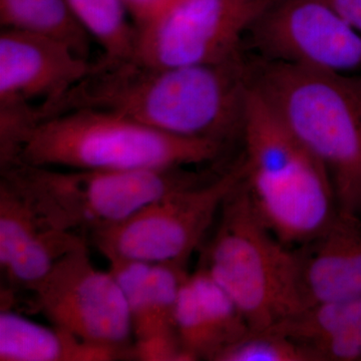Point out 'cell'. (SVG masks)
<instances>
[{
	"instance_id": "obj_1",
	"label": "cell",
	"mask_w": 361,
	"mask_h": 361,
	"mask_svg": "<svg viewBox=\"0 0 361 361\" xmlns=\"http://www.w3.org/2000/svg\"><path fill=\"white\" fill-rule=\"evenodd\" d=\"M248 89L245 54L219 63L172 68L102 56L82 82L47 108L45 116L97 109L167 134L228 147L241 139Z\"/></svg>"
},
{
	"instance_id": "obj_2",
	"label": "cell",
	"mask_w": 361,
	"mask_h": 361,
	"mask_svg": "<svg viewBox=\"0 0 361 361\" xmlns=\"http://www.w3.org/2000/svg\"><path fill=\"white\" fill-rule=\"evenodd\" d=\"M247 63L252 87L326 170L338 210L361 218V75Z\"/></svg>"
},
{
	"instance_id": "obj_3",
	"label": "cell",
	"mask_w": 361,
	"mask_h": 361,
	"mask_svg": "<svg viewBox=\"0 0 361 361\" xmlns=\"http://www.w3.org/2000/svg\"><path fill=\"white\" fill-rule=\"evenodd\" d=\"M241 140L245 184L261 219L285 245L315 238L338 212L331 180L250 82Z\"/></svg>"
},
{
	"instance_id": "obj_4",
	"label": "cell",
	"mask_w": 361,
	"mask_h": 361,
	"mask_svg": "<svg viewBox=\"0 0 361 361\" xmlns=\"http://www.w3.org/2000/svg\"><path fill=\"white\" fill-rule=\"evenodd\" d=\"M226 149L220 142L167 134L113 111L82 108L39 118L11 165L104 171L199 167L220 163Z\"/></svg>"
},
{
	"instance_id": "obj_5",
	"label": "cell",
	"mask_w": 361,
	"mask_h": 361,
	"mask_svg": "<svg viewBox=\"0 0 361 361\" xmlns=\"http://www.w3.org/2000/svg\"><path fill=\"white\" fill-rule=\"evenodd\" d=\"M220 170L217 165L205 170H78L16 163L0 169V180L47 225L87 240L157 199L210 179Z\"/></svg>"
},
{
	"instance_id": "obj_6",
	"label": "cell",
	"mask_w": 361,
	"mask_h": 361,
	"mask_svg": "<svg viewBox=\"0 0 361 361\" xmlns=\"http://www.w3.org/2000/svg\"><path fill=\"white\" fill-rule=\"evenodd\" d=\"M199 265L238 306L253 332L269 330L301 311L293 247L258 215L245 178L227 197Z\"/></svg>"
},
{
	"instance_id": "obj_7",
	"label": "cell",
	"mask_w": 361,
	"mask_h": 361,
	"mask_svg": "<svg viewBox=\"0 0 361 361\" xmlns=\"http://www.w3.org/2000/svg\"><path fill=\"white\" fill-rule=\"evenodd\" d=\"M243 157L210 179L171 192L127 220L90 235L106 260L186 264L205 242L227 197L245 178Z\"/></svg>"
},
{
	"instance_id": "obj_8",
	"label": "cell",
	"mask_w": 361,
	"mask_h": 361,
	"mask_svg": "<svg viewBox=\"0 0 361 361\" xmlns=\"http://www.w3.org/2000/svg\"><path fill=\"white\" fill-rule=\"evenodd\" d=\"M89 242L66 253L32 291V307L51 325L134 360L127 300L110 270L92 262Z\"/></svg>"
},
{
	"instance_id": "obj_9",
	"label": "cell",
	"mask_w": 361,
	"mask_h": 361,
	"mask_svg": "<svg viewBox=\"0 0 361 361\" xmlns=\"http://www.w3.org/2000/svg\"><path fill=\"white\" fill-rule=\"evenodd\" d=\"M275 0H179L142 30L133 59L158 68L219 63L244 54Z\"/></svg>"
},
{
	"instance_id": "obj_10",
	"label": "cell",
	"mask_w": 361,
	"mask_h": 361,
	"mask_svg": "<svg viewBox=\"0 0 361 361\" xmlns=\"http://www.w3.org/2000/svg\"><path fill=\"white\" fill-rule=\"evenodd\" d=\"M246 42L259 58L361 75V33L322 0H275Z\"/></svg>"
},
{
	"instance_id": "obj_11",
	"label": "cell",
	"mask_w": 361,
	"mask_h": 361,
	"mask_svg": "<svg viewBox=\"0 0 361 361\" xmlns=\"http://www.w3.org/2000/svg\"><path fill=\"white\" fill-rule=\"evenodd\" d=\"M108 261L129 308L134 360L186 361L176 330V308L180 287L189 274L187 265Z\"/></svg>"
},
{
	"instance_id": "obj_12",
	"label": "cell",
	"mask_w": 361,
	"mask_h": 361,
	"mask_svg": "<svg viewBox=\"0 0 361 361\" xmlns=\"http://www.w3.org/2000/svg\"><path fill=\"white\" fill-rule=\"evenodd\" d=\"M92 66L58 40L1 28L0 104L47 108L82 82Z\"/></svg>"
},
{
	"instance_id": "obj_13",
	"label": "cell",
	"mask_w": 361,
	"mask_h": 361,
	"mask_svg": "<svg viewBox=\"0 0 361 361\" xmlns=\"http://www.w3.org/2000/svg\"><path fill=\"white\" fill-rule=\"evenodd\" d=\"M85 242L47 225L0 180V268L7 285L1 308L13 307L16 291H32L59 259Z\"/></svg>"
},
{
	"instance_id": "obj_14",
	"label": "cell",
	"mask_w": 361,
	"mask_h": 361,
	"mask_svg": "<svg viewBox=\"0 0 361 361\" xmlns=\"http://www.w3.org/2000/svg\"><path fill=\"white\" fill-rule=\"evenodd\" d=\"M294 252L301 311L318 304L361 296V218L358 216L338 210L320 234L296 246Z\"/></svg>"
},
{
	"instance_id": "obj_15",
	"label": "cell",
	"mask_w": 361,
	"mask_h": 361,
	"mask_svg": "<svg viewBox=\"0 0 361 361\" xmlns=\"http://www.w3.org/2000/svg\"><path fill=\"white\" fill-rule=\"evenodd\" d=\"M176 330L186 361H217L252 332L236 303L200 266L180 287Z\"/></svg>"
},
{
	"instance_id": "obj_16",
	"label": "cell",
	"mask_w": 361,
	"mask_h": 361,
	"mask_svg": "<svg viewBox=\"0 0 361 361\" xmlns=\"http://www.w3.org/2000/svg\"><path fill=\"white\" fill-rule=\"evenodd\" d=\"M269 330L307 346L318 361L361 360V296L306 308Z\"/></svg>"
},
{
	"instance_id": "obj_17",
	"label": "cell",
	"mask_w": 361,
	"mask_h": 361,
	"mask_svg": "<svg viewBox=\"0 0 361 361\" xmlns=\"http://www.w3.org/2000/svg\"><path fill=\"white\" fill-rule=\"evenodd\" d=\"M126 360L115 349L89 343L51 325L45 326L7 308L0 311L1 361Z\"/></svg>"
},
{
	"instance_id": "obj_18",
	"label": "cell",
	"mask_w": 361,
	"mask_h": 361,
	"mask_svg": "<svg viewBox=\"0 0 361 361\" xmlns=\"http://www.w3.org/2000/svg\"><path fill=\"white\" fill-rule=\"evenodd\" d=\"M0 25L58 40L90 59L92 39L68 0H0Z\"/></svg>"
},
{
	"instance_id": "obj_19",
	"label": "cell",
	"mask_w": 361,
	"mask_h": 361,
	"mask_svg": "<svg viewBox=\"0 0 361 361\" xmlns=\"http://www.w3.org/2000/svg\"><path fill=\"white\" fill-rule=\"evenodd\" d=\"M80 25L103 49L106 59L134 56L137 28L123 0H68Z\"/></svg>"
},
{
	"instance_id": "obj_20",
	"label": "cell",
	"mask_w": 361,
	"mask_h": 361,
	"mask_svg": "<svg viewBox=\"0 0 361 361\" xmlns=\"http://www.w3.org/2000/svg\"><path fill=\"white\" fill-rule=\"evenodd\" d=\"M217 361H318V358L300 342L266 330L247 334L226 349Z\"/></svg>"
},
{
	"instance_id": "obj_21",
	"label": "cell",
	"mask_w": 361,
	"mask_h": 361,
	"mask_svg": "<svg viewBox=\"0 0 361 361\" xmlns=\"http://www.w3.org/2000/svg\"><path fill=\"white\" fill-rule=\"evenodd\" d=\"M137 30L156 20L166 11V0H123Z\"/></svg>"
},
{
	"instance_id": "obj_22",
	"label": "cell",
	"mask_w": 361,
	"mask_h": 361,
	"mask_svg": "<svg viewBox=\"0 0 361 361\" xmlns=\"http://www.w3.org/2000/svg\"><path fill=\"white\" fill-rule=\"evenodd\" d=\"M349 25L361 33V0H322Z\"/></svg>"
},
{
	"instance_id": "obj_23",
	"label": "cell",
	"mask_w": 361,
	"mask_h": 361,
	"mask_svg": "<svg viewBox=\"0 0 361 361\" xmlns=\"http://www.w3.org/2000/svg\"><path fill=\"white\" fill-rule=\"evenodd\" d=\"M177 1H179V0H166V9H168L169 7L173 6Z\"/></svg>"
}]
</instances>
